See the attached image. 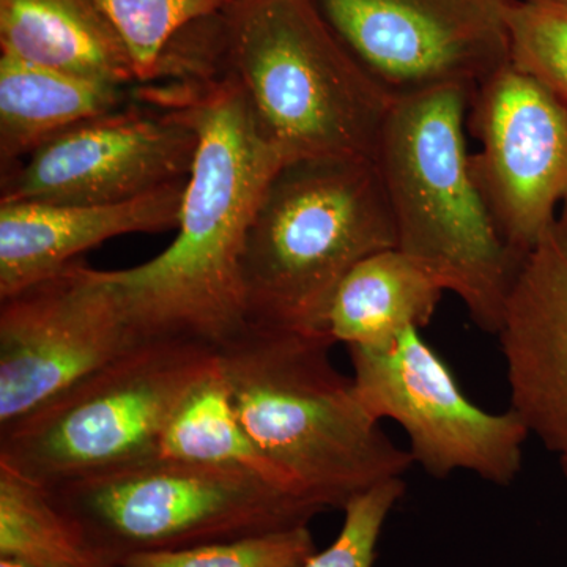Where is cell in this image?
Segmentation results:
<instances>
[{"label":"cell","instance_id":"2","mask_svg":"<svg viewBox=\"0 0 567 567\" xmlns=\"http://www.w3.org/2000/svg\"><path fill=\"white\" fill-rule=\"evenodd\" d=\"M327 331L248 324L219 349L235 412L301 494L328 509L402 477L413 465L369 415L352 377L331 361Z\"/></svg>","mask_w":567,"mask_h":567},{"label":"cell","instance_id":"11","mask_svg":"<svg viewBox=\"0 0 567 567\" xmlns=\"http://www.w3.org/2000/svg\"><path fill=\"white\" fill-rule=\"evenodd\" d=\"M106 270L81 260L0 300V429L136 344Z\"/></svg>","mask_w":567,"mask_h":567},{"label":"cell","instance_id":"18","mask_svg":"<svg viewBox=\"0 0 567 567\" xmlns=\"http://www.w3.org/2000/svg\"><path fill=\"white\" fill-rule=\"evenodd\" d=\"M159 456L237 466L303 495L246 432L235 412L233 395L219 363L167 424L159 442Z\"/></svg>","mask_w":567,"mask_h":567},{"label":"cell","instance_id":"20","mask_svg":"<svg viewBox=\"0 0 567 567\" xmlns=\"http://www.w3.org/2000/svg\"><path fill=\"white\" fill-rule=\"evenodd\" d=\"M509 63L567 107V0H511Z\"/></svg>","mask_w":567,"mask_h":567},{"label":"cell","instance_id":"15","mask_svg":"<svg viewBox=\"0 0 567 567\" xmlns=\"http://www.w3.org/2000/svg\"><path fill=\"white\" fill-rule=\"evenodd\" d=\"M0 52L84 80L140 84L99 0H0Z\"/></svg>","mask_w":567,"mask_h":567},{"label":"cell","instance_id":"13","mask_svg":"<svg viewBox=\"0 0 567 567\" xmlns=\"http://www.w3.org/2000/svg\"><path fill=\"white\" fill-rule=\"evenodd\" d=\"M496 334L511 410L529 435L567 456V199L522 260Z\"/></svg>","mask_w":567,"mask_h":567},{"label":"cell","instance_id":"12","mask_svg":"<svg viewBox=\"0 0 567 567\" xmlns=\"http://www.w3.org/2000/svg\"><path fill=\"white\" fill-rule=\"evenodd\" d=\"M470 171L496 229L524 260L567 199V107L511 63L472 93Z\"/></svg>","mask_w":567,"mask_h":567},{"label":"cell","instance_id":"14","mask_svg":"<svg viewBox=\"0 0 567 567\" xmlns=\"http://www.w3.org/2000/svg\"><path fill=\"white\" fill-rule=\"evenodd\" d=\"M186 182L122 204H0V300L128 234L177 229Z\"/></svg>","mask_w":567,"mask_h":567},{"label":"cell","instance_id":"1","mask_svg":"<svg viewBox=\"0 0 567 567\" xmlns=\"http://www.w3.org/2000/svg\"><path fill=\"white\" fill-rule=\"evenodd\" d=\"M152 102L188 114L199 136L177 237L166 251L107 270L136 341L188 339L221 349L248 328L241 259L254 212L287 162L234 80L162 85Z\"/></svg>","mask_w":567,"mask_h":567},{"label":"cell","instance_id":"9","mask_svg":"<svg viewBox=\"0 0 567 567\" xmlns=\"http://www.w3.org/2000/svg\"><path fill=\"white\" fill-rule=\"evenodd\" d=\"M394 99L435 89L473 93L509 63L511 0H315Z\"/></svg>","mask_w":567,"mask_h":567},{"label":"cell","instance_id":"7","mask_svg":"<svg viewBox=\"0 0 567 567\" xmlns=\"http://www.w3.org/2000/svg\"><path fill=\"white\" fill-rule=\"evenodd\" d=\"M47 491L117 567L132 555L303 527L324 513L249 470L159 454Z\"/></svg>","mask_w":567,"mask_h":567},{"label":"cell","instance_id":"25","mask_svg":"<svg viewBox=\"0 0 567 567\" xmlns=\"http://www.w3.org/2000/svg\"><path fill=\"white\" fill-rule=\"evenodd\" d=\"M559 462H561L563 473H565L567 480V456L559 457Z\"/></svg>","mask_w":567,"mask_h":567},{"label":"cell","instance_id":"3","mask_svg":"<svg viewBox=\"0 0 567 567\" xmlns=\"http://www.w3.org/2000/svg\"><path fill=\"white\" fill-rule=\"evenodd\" d=\"M470 99L458 87L395 99L375 164L395 248L456 295L481 330L496 334L522 259L496 229L470 171Z\"/></svg>","mask_w":567,"mask_h":567},{"label":"cell","instance_id":"16","mask_svg":"<svg viewBox=\"0 0 567 567\" xmlns=\"http://www.w3.org/2000/svg\"><path fill=\"white\" fill-rule=\"evenodd\" d=\"M136 87V85H134ZM134 89L47 69L0 52V169L9 173L66 130L122 110Z\"/></svg>","mask_w":567,"mask_h":567},{"label":"cell","instance_id":"22","mask_svg":"<svg viewBox=\"0 0 567 567\" xmlns=\"http://www.w3.org/2000/svg\"><path fill=\"white\" fill-rule=\"evenodd\" d=\"M317 551L309 525L183 548L132 555L121 567H301Z\"/></svg>","mask_w":567,"mask_h":567},{"label":"cell","instance_id":"6","mask_svg":"<svg viewBox=\"0 0 567 567\" xmlns=\"http://www.w3.org/2000/svg\"><path fill=\"white\" fill-rule=\"evenodd\" d=\"M219 350L144 339L0 429V466L44 488L159 454L167 424L218 368Z\"/></svg>","mask_w":567,"mask_h":567},{"label":"cell","instance_id":"8","mask_svg":"<svg viewBox=\"0 0 567 567\" xmlns=\"http://www.w3.org/2000/svg\"><path fill=\"white\" fill-rule=\"evenodd\" d=\"M349 353L364 409L404 429L413 464L436 480L468 472L495 486L516 481L527 425L511 409L491 413L470 401L420 330H406L388 349L349 347Z\"/></svg>","mask_w":567,"mask_h":567},{"label":"cell","instance_id":"19","mask_svg":"<svg viewBox=\"0 0 567 567\" xmlns=\"http://www.w3.org/2000/svg\"><path fill=\"white\" fill-rule=\"evenodd\" d=\"M0 557L39 567H117L47 488L0 466Z\"/></svg>","mask_w":567,"mask_h":567},{"label":"cell","instance_id":"17","mask_svg":"<svg viewBox=\"0 0 567 567\" xmlns=\"http://www.w3.org/2000/svg\"><path fill=\"white\" fill-rule=\"evenodd\" d=\"M442 286L398 248L354 265L339 284L324 315V331L336 344L388 349L406 330L431 322Z\"/></svg>","mask_w":567,"mask_h":567},{"label":"cell","instance_id":"21","mask_svg":"<svg viewBox=\"0 0 567 567\" xmlns=\"http://www.w3.org/2000/svg\"><path fill=\"white\" fill-rule=\"evenodd\" d=\"M121 33L137 82L148 84L158 73L163 52L188 25L219 13L233 0H99Z\"/></svg>","mask_w":567,"mask_h":567},{"label":"cell","instance_id":"23","mask_svg":"<svg viewBox=\"0 0 567 567\" xmlns=\"http://www.w3.org/2000/svg\"><path fill=\"white\" fill-rule=\"evenodd\" d=\"M404 494V480L394 477L353 496L342 509L344 524L333 544L301 567H374L383 527Z\"/></svg>","mask_w":567,"mask_h":567},{"label":"cell","instance_id":"5","mask_svg":"<svg viewBox=\"0 0 567 567\" xmlns=\"http://www.w3.org/2000/svg\"><path fill=\"white\" fill-rule=\"evenodd\" d=\"M393 248V215L374 159L322 156L282 164L246 235L248 323L324 331V315L346 275L365 257Z\"/></svg>","mask_w":567,"mask_h":567},{"label":"cell","instance_id":"4","mask_svg":"<svg viewBox=\"0 0 567 567\" xmlns=\"http://www.w3.org/2000/svg\"><path fill=\"white\" fill-rule=\"evenodd\" d=\"M221 76L287 162L374 159L393 95L353 58L315 0H233L221 11Z\"/></svg>","mask_w":567,"mask_h":567},{"label":"cell","instance_id":"24","mask_svg":"<svg viewBox=\"0 0 567 567\" xmlns=\"http://www.w3.org/2000/svg\"><path fill=\"white\" fill-rule=\"evenodd\" d=\"M0 567H39L32 563L24 561V559L13 557H0Z\"/></svg>","mask_w":567,"mask_h":567},{"label":"cell","instance_id":"10","mask_svg":"<svg viewBox=\"0 0 567 567\" xmlns=\"http://www.w3.org/2000/svg\"><path fill=\"white\" fill-rule=\"evenodd\" d=\"M199 136L178 107L140 102L52 137L2 174L0 204H122L188 181Z\"/></svg>","mask_w":567,"mask_h":567}]
</instances>
